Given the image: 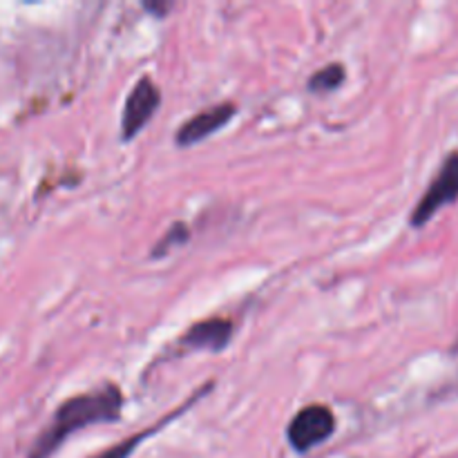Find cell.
<instances>
[{
	"label": "cell",
	"instance_id": "3",
	"mask_svg": "<svg viewBox=\"0 0 458 458\" xmlns=\"http://www.w3.org/2000/svg\"><path fill=\"white\" fill-rule=\"evenodd\" d=\"M458 199V152L445 157L441 170L432 179L428 191L423 192L416 208L411 210L410 224L411 228H423L425 224L432 222L434 215L445 206L454 204Z\"/></svg>",
	"mask_w": 458,
	"mask_h": 458
},
{
	"label": "cell",
	"instance_id": "4",
	"mask_svg": "<svg viewBox=\"0 0 458 458\" xmlns=\"http://www.w3.org/2000/svg\"><path fill=\"white\" fill-rule=\"evenodd\" d=\"M161 106V89L150 76H141L130 89L121 114V141L130 143L146 130Z\"/></svg>",
	"mask_w": 458,
	"mask_h": 458
},
{
	"label": "cell",
	"instance_id": "1",
	"mask_svg": "<svg viewBox=\"0 0 458 458\" xmlns=\"http://www.w3.org/2000/svg\"><path fill=\"white\" fill-rule=\"evenodd\" d=\"M125 396L114 383H103L89 392L70 396L54 410L52 420L31 443L27 458H52L67 438L94 425L119 423L123 416Z\"/></svg>",
	"mask_w": 458,
	"mask_h": 458
},
{
	"label": "cell",
	"instance_id": "8",
	"mask_svg": "<svg viewBox=\"0 0 458 458\" xmlns=\"http://www.w3.org/2000/svg\"><path fill=\"white\" fill-rule=\"evenodd\" d=\"M344 81H347V67L343 63H329L309 76L307 88L313 94H329L343 88Z\"/></svg>",
	"mask_w": 458,
	"mask_h": 458
},
{
	"label": "cell",
	"instance_id": "10",
	"mask_svg": "<svg viewBox=\"0 0 458 458\" xmlns=\"http://www.w3.org/2000/svg\"><path fill=\"white\" fill-rule=\"evenodd\" d=\"M143 9H146V12H152V13H155L157 18H164L165 13H168L170 9H173V4H170V3H157V4L143 3Z\"/></svg>",
	"mask_w": 458,
	"mask_h": 458
},
{
	"label": "cell",
	"instance_id": "5",
	"mask_svg": "<svg viewBox=\"0 0 458 458\" xmlns=\"http://www.w3.org/2000/svg\"><path fill=\"white\" fill-rule=\"evenodd\" d=\"M235 116L237 106L233 101H224L217 103V106L206 107V110L197 112L195 116H191V119H186L179 125L177 134H174V143H177L179 148L197 146V143H201L204 139L213 137L219 130L226 128Z\"/></svg>",
	"mask_w": 458,
	"mask_h": 458
},
{
	"label": "cell",
	"instance_id": "2",
	"mask_svg": "<svg viewBox=\"0 0 458 458\" xmlns=\"http://www.w3.org/2000/svg\"><path fill=\"white\" fill-rule=\"evenodd\" d=\"M335 425L338 423H335L334 410L320 405V403H313V405L295 411L289 428H286V441L298 454H307L334 437Z\"/></svg>",
	"mask_w": 458,
	"mask_h": 458
},
{
	"label": "cell",
	"instance_id": "6",
	"mask_svg": "<svg viewBox=\"0 0 458 458\" xmlns=\"http://www.w3.org/2000/svg\"><path fill=\"white\" fill-rule=\"evenodd\" d=\"M233 331H235L233 322L226 318H208V320H199L188 327L182 338L177 340V344L183 352L222 353L231 344Z\"/></svg>",
	"mask_w": 458,
	"mask_h": 458
},
{
	"label": "cell",
	"instance_id": "9",
	"mask_svg": "<svg viewBox=\"0 0 458 458\" xmlns=\"http://www.w3.org/2000/svg\"><path fill=\"white\" fill-rule=\"evenodd\" d=\"M188 240H191V231H188L186 224L183 222L173 224V226L164 233V237L159 240V244H155V249H152L150 255L152 258H164V255H168L170 250H174L177 246L186 244Z\"/></svg>",
	"mask_w": 458,
	"mask_h": 458
},
{
	"label": "cell",
	"instance_id": "7",
	"mask_svg": "<svg viewBox=\"0 0 458 458\" xmlns=\"http://www.w3.org/2000/svg\"><path fill=\"white\" fill-rule=\"evenodd\" d=\"M213 387H215V383H206L204 387L197 389L195 396H191L186 403H183L182 407H177V410H173V411H170V414H165L164 419L159 420V423L150 425V428L141 429V432H137V434H132V437L123 438V441L114 443V445H110V447H107V450L98 452V454H94L92 458H130V456L134 454V452H137V447L141 445V443H146L148 438L155 437V434H159L161 429L168 428V425L173 423V420H177L179 416H183V411H188L192 405H197V403H199L201 398L206 396V392H210V389H213Z\"/></svg>",
	"mask_w": 458,
	"mask_h": 458
}]
</instances>
